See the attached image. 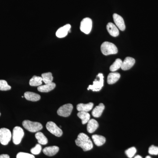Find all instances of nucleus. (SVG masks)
<instances>
[{
    "label": "nucleus",
    "instance_id": "obj_1",
    "mask_svg": "<svg viewBox=\"0 0 158 158\" xmlns=\"http://www.w3.org/2000/svg\"><path fill=\"white\" fill-rule=\"evenodd\" d=\"M77 146L81 148L84 151H88L92 149L93 144L90 138L86 134L81 133L79 134L77 138L75 140Z\"/></svg>",
    "mask_w": 158,
    "mask_h": 158
},
{
    "label": "nucleus",
    "instance_id": "obj_2",
    "mask_svg": "<svg viewBox=\"0 0 158 158\" xmlns=\"http://www.w3.org/2000/svg\"><path fill=\"white\" fill-rule=\"evenodd\" d=\"M102 52L105 56L116 54L118 52V49L114 44L106 41L102 44L101 46Z\"/></svg>",
    "mask_w": 158,
    "mask_h": 158
},
{
    "label": "nucleus",
    "instance_id": "obj_3",
    "mask_svg": "<svg viewBox=\"0 0 158 158\" xmlns=\"http://www.w3.org/2000/svg\"><path fill=\"white\" fill-rule=\"evenodd\" d=\"M23 126L26 130L31 132H36L43 128V126L40 123L26 120L23 121Z\"/></svg>",
    "mask_w": 158,
    "mask_h": 158
},
{
    "label": "nucleus",
    "instance_id": "obj_4",
    "mask_svg": "<svg viewBox=\"0 0 158 158\" xmlns=\"http://www.w3.org/2000/svg\"><path fill=\"white\" fill-rule=\"evenodd\" d=\"M97 78L93 82L92 85H89L88 90H91L93 91H98L101 90L104 85V76L103 74L99 73L98 75Z\"/></svg>",
    "mask_w": 158,
    "mask_h": 158
},
{
    "label": "nucleus",
    "instance_id": "obj_5",
    "mask_svg": "<svg viewBox=\"0 0 158 158\" xmlns=\"http://www.w3.org/2000/svg\"><path fill=\"white\" fill-rule=\"evenodd\" d=\"M12 135L10 130L6 128L0 129V143L4 145H7L11 141Z\"/></svg>",
    "mask_w": 158,
    "mask_h": 158
},
{
    "label": "nucleus",
    "instance_id": "obj_6",
    "mask_svg": "<svg viewBox=\"0 0 158 158\" xmlns=\"http://www.w3.org/2000/svg\"><path fill=\"white\" fill-rule=\"evenodd\" d=\"M24 135L23 130L19 127H15L13 130L12 138L14 144H19L21 142Z\"/></svg>",
    "mask_w": 158,
    "mask_h": 158
},
{
    "label": "nucleus",
    "instance_id": "obj_7",
    "mask_svg": "<svg viewBox=\"0 0 158 158\" xmlns=\"http://www.w3.org/2000/svg\"><path fill=\"white\" fill-rule=\"evenodd\" d=\"M92 20L89 18H85L82 20L81 23L80 30L86 34H90L92 29Z\"/></svg>",
    "mask_w": 158,
    "mask_h": 158
},
{
    "label": "nucleus",
    "instance_id": "obj_8",
    "mask_svg": "<svg viewBox=\"0 0 158 158\" xmlns=\"http://www.w3.org/2000/svg\"><path fill=\"white\" fill-rule=\"evenodd\" d=\"M73 110V106L71 104H67L63 105L58 109L57 114L63 117H68L71 114Z\"/></svg>",
    "mask_w": 158,
    "mask_h": 158
},
{
    "label": "nucleus",
    "instance_id": "obj_9",
    "mask_svg": "<svg viewBox=\"0 0 158 158\" xmlns=\"http://www.w3.org/2000/svg\"><path fill=\"white\" fill-rule=\"evenodd\" d=\"M46 128L50 132L57 137H61L63 134L62 130L53 122L50 121L47 123Z\"/></svg>",
    "mask_w": 158,
    "mask_h": 158
},
{
    "label": "nucleus",
    "instance_id": "obj_10",
    "mask_svg": "<svg viewBox=\"0 0 158 158\" xmlns=\"http://www.w3.org/2000/svg\"><path fill=\"white\" fill-rule=\"evenodd\" d=\"M113 18L117 27L120 31H124L125 30L126 26L123 18L120 15L116 13L113 15Z\"/></svg>",
    "mask_w": 158,
    "mask_h": 158
},
{
    "label": "nucleus",
    "instance_id": "obj_11",
    "mask_svg": "<svg viewBox=\"0 0 158 158\" xmlns=\"http://www.w3.org/2000/svg\"><path fill=\"white\" fill-rule=\"evenodd\" d=\"M135 60L131 57H127L125 58L124 61L123 62L121 68L123 70H127L133 67L135 65Z\"/></svg>",
    "mask_w": 158,
    "mask_h": 158
},
{
    "label": "nucleus",
    "instance_id": "obj_12",
    "mask_svg": "<svg viewBox=\"0 0 158 158\" xmlns=\"http://www.w3.org/2000/svg\"><path fill=\"white\" fill-rule=\"evenodd\" d=\"M71 29V25L69 24L65 25L58 29L56 33V35L59 38H63L67 36Z\"/></svg>",
    "mask_w": 158,
    "mask_h": 158
},
{
    "label": "nucleus",
    "instance_id": "obj_13",
    "mask_svg": "<svg viewBox=\"0 0 158 158\" xmlns=\"http://www.w3.org/2000/svg\"><path fill=\"white\" fill-rule=\"evenodd\" d=\"M59 150V148L56 146H49L44 148L43 152L44 154L49 156H52L56 154Z\"/></svg>",
    "mask_w": 158,
    "mask_h": 158
},
{
    "label": "nucleus",
    "instance_id": "obj_14",
    "mask_svg": "<svg viewBox=\"0 0 158 158\" xmlns=\"http://www.w3.org/2000/svg\"><path fill=\"white\" fill-rule=\"evenodd\" d=\"M106 28L109 34L113 37H117L119 35V31L118 28L113 23H108Z\"/></svg>",
    "mask_w": 158,
    "mask_h": 158
},
{
    "label": "nucleus",
    "instance_id": "obj_15",
    "mask_svg": "<svg viewBox=\"0 0 158 158\" xmlns=\"http://www.w3.org/2000/svg\"><path fill=\"white\" fill-rule=\"evenodd\" d=\"M56 85L55 83L52 82L50 84H45V85H40L37 88V90L40 92H48L53 90L56 88Z\"/></svg>",
    "mask_w": 158,
    "mask_h": 158
},
{
    "label": "nucleus",
    "instance_id": "obj_16",
    "mask_svg": "<svg viewBox=\"0 0 158 158\" xmlns=\"http://www.w3.org/2000/svg\"><path fill=\"white\" fill-rule=\"evenodd\" d=\"M94 104L92 102H90L88 104H79L77 105V110L79 112H88L91 110L93 108Z\"/></svg>",
    "mask_w": 158,
    "mask_h": 158
},
{
    "label": "nucleus",
    "instance_id": "obj_17",
    "mask_svg": "<svg viewBox=\"0 0 158 158\" xmlns=\"http://www.w3.org/2000/svg\"><path fill=\"white\" fill-rule=\"evenodd\" d=\"M99 125L98 122L94 119H91L89 120L87 125V131L89 133L94 132L98 128Z\"/></svg>",
    "mask_w": 158,
    "mask_h": 158
},
{
    "label": "nucleus",
    "instance_id": "obj_18",
    "mask_svg": "<svg viewBox=\"0 0 158 158\" xmlns=\"http://www.w3.org/2000/svg\"><path fill=\"white\" fill-rule=\"evenodd\" d=\"M24 97L27 100L32 102L38 101L40 99L39 94L30 91H27L24 93Z\"/></svg>",
    "mask_w": 158,
    "mask_h": 158
},
{
    "label": "nucleus",
    "instance_id": "obj_19",
    "mask_svg": "<svg viewBox=\"0 0 158 158\" xmlns=\"http://www.w3.org/2000/svg\"><path fill=\"white\" fill-rule=\"evenodd\" d=\"M120 77V74L118 73L113 72L109 74L107 77V83L109 85L115 84Z\"/></svg>",
    "mask_w": 158,
    "mask_h": 158
},
{
    "label": "nucleus",
    "instance_id": "obj_20",
    "mask_svg": "<svg viewBox=\"0 0 158 158\" xmlns=\"http://www.w3.org/2000/svg\"><path fill=\"white\" fill-rule=\"evenodd\" d=\"M105 108V106L103 104H100L94 109L92 112V116L96 118L100 117L104 110Z\"/></svg>",
    "mask_w": 158,
    "mask_h": 158
},
{
    "label": "nucleus",
    "instance_id": "obj_21",
    "mask_svg": "<svg viewBox=\"0 0 158 158\" xmlns=\"http://www.w3.org/2000/svg\"><path fill=\"white\" fill-rule=\"evenodd\" d=\"M92 138L94 144L98 146H102L105 144L106 141V139L104 137L99 135H93L92 136Z\"/></svg>",
    "mask_w": 158,
    "mask_h": 158
},
{
    "label": "nucleus",
    "instance_id": "obj_22",
    "mask_svg": "<svg viewBox=\"0 0 158 158\" xmlns=\"http://www.w3.org/2000/svg\"><path fill=\"white\" fill-rule=\"evenodd\" d=\"M35 137L38 141V143L42 145H45L48 142V140L46 137L42 132H38L35 135Z\"/></svg>",
    "mask_w": 158,
    "mask_h": 158
},
{
    "label": "nucleus",
    "instance_id": "obj_23",
    "mask_svg": "<svg viewBox=\"0 0 158 158\" xmlns=\"http://www.w3.org/2000/svg\"><path fill=\"white\" fill-rule=\"evenodd\" d=\"M77 116L81 119L83 124L88 123V122L90 120V115L88 112H79L77 113Z\"/></svg>",
    "mask_w": 158,
    "mask_h": 158
},
{
    "label": "nucleus",
    "instance_id": "obj_24",
    "mask_svg": "<svg viewBox=\"0 0 158 158\" xmlns=\"http://www.w3.org/2000/svg\"><path fill=\"white\" fill-rule=\"evenodd\" d=\"M42 78L41 77L34 76L30 80L29 84L31 86H40L42 85Z\"/></svg>",
    "mask_w": 158,
    "mask_h": 158
},
{
    "label": "nucleus",
    "instance_id": "obj_25",
    "mask_svg": "<svg viewBox=\"0 0 158 158\" xmlns=\"http://www.w3.org/2000/svg\"><path fill=\"white\" fill-rule=\"evenodd\" d=\"M123 61L121 59H116L115 62H113V64L110 66V70L112 72H114L121 68Z\"/></svg>",
    "mask_w": 158,
    "mask_h": 158
},
{
    "label": "nucleus",
    "instance_id": "obj_26",
    "mask_svg": "<svg viewBox=\"0 0 158 158\" xmlns=\"http://www.w3.org/2000/svg\"><path fill=\"white\" fill-rule=\"evenodd\" d=\"M41 77L42 78L43 81L44 82L45 84L52 83L53 80L52 75L50 72L43 73L41 75Z\"/></svg>",
    "mask_w": 158,
    "mask_h": 158
},
{
    "label": "nucleus",
    "instance_id": "obj_27",
    "mask_svg": "<svg viewBox=\"0 0 158 158\" xmlns=\"http://www.w3.org/2000/svg\"><path fill=\"white\" fill-rule=\"evenodd\" d=\"M11 87L9 86L6 81L5 80H0V90L6 91L10 90Z\"/></svg>",
    "mask_w": 158,
    "mask_h": 158
},
{
    "label": "nucleus",
    "instance_id": "obj_28",
    "mask_svg": "<svg viewBox=\"0 0 158 158\" xmlns=\"http://www.w3.org/2000/svg\"><path fill=\"white\" fill-rule=\"evenodd\" d=\"M137 150L134 147L130 148L125 151L126 154L127 156L129 158H132L135 154Z\"/></svg>",
    "mask_w": 158,
    "mask_h": 158
},
{
    "label": "nucleus",
    "instance_id": "obj_29",
    "mask_svg": "<svg viewBox=\"0 0 158 158\" xmlns=\"http://www.w3.org/2000/svg\"><path fill=\"white\" fill-rule=\"evenodd\" d=\"M42 150V147L40 144H37L35 147L32 148L31 149V152L33 154V155H38L40 153Z\"/></svg>",
    "mask_w": 158,
    "mask_h": 158
},
{
    "label": "nucleus",
    "instance_id": "obj_30",
    "mask_svg": "<svg viewBox=\"0 0 158 158\" xmlns=\"http://www.w3.org/2000/svg\"><path fill=\"white\" fill-rule=\"evenodd\" d=\"M16 158H35L33 155L27 153L20 152L18 153L16 156Z\"/></svg>",
    "mask_w": 158,
    "mask_h": 158
},
{
    "label": "nucleus",
    "instance_id": "obj_31",
    "mask_svg": "<svg viewBox=\"0 0 158 158\" xmlns=\"http://www.w3.org/2000/svg\"><path fill=\"white\" fill-rule=\"evenodd\" d=\"M148 153L152 155H158V147L153 145H152L148 149Z\"/></svg>",
    "mask_w": 158,
    "mask_h": 158
},
{
    "label": "nucleus",
    "instance_id": "obj_32",
    "mask_svg": "<svg viewBox=\"0 0 158 158\" xmlns=\"http://www.w3.org/2000/svg\"><path fill=\"white\" fill-rule=\"evenodd\" d=\"M0 158H10V156L8 155L2 154L0 155Z\"/></svg>",
    "mask_w": 158,
    "mask_h": 158
},
{
    "label": "nucleus",
    "instance_id": "obj_33",
    "mask_svg": "<svg viewBox=\"0 0 158 158\" xmlns=\"http://www.w3.org/2000/svg\"><path fill=\"white\" fill-rule=\"evenodd\" d=\"M134 158H142V157L141 156H140L138 155L137 156H136Z\"/></svg>",
    "mask_w": 158,
    "mask_h": 158
},
{
    "label": "nucleus",
    "instance_id": "obj_34",
    "mask_svg": "<svg viewBox=\"0 0 158 158\" xmlns=\"http://www.w3.org/2000/svg\"><path fill=\"white\" fill-rule=\"evenodd\" d=\"M145 158H152L150 156H147L145 157Z\"/></svg>",
    "mask_w": 158,
    "mask_h": 158
},
{
    "label": "nucleus",
    "instance_id": "obj_35",
    "mask_svg": "<svg viewBox=\"0 0 158 158\" xmlns=\"http://www.w3.org/2000/svg\"><path fill=\"white\" fill-rule=\"evenodd\" d=\"M1 113H0V116H1Z\"/></svg>",
    "mask_w": 158,
    "mask_h": 158
}]
</instances>
